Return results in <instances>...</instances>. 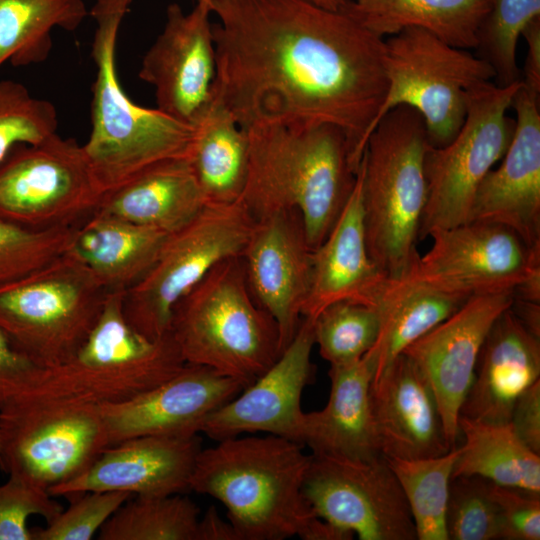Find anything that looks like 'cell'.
<instances>
[{
    "label": "cell",
    "instance_id": "cell-23",
    "mask_svg": "<svg viewBox=\"0 0 540 540\" xmlns=\"http://www.w3.org/2000/svg\"><path fill=\"white\" fill-rule=\"evenodd\" d=\"M370 393L382 456L418 459L441 456L453 449L429 383L405 354L372 380Z\"/></svg>",
    "mask_w": 540,
    "mask_h": 540
},
{
    "label": "cell",
    "instance_id": "cell-50",
    "mask_svg": "<svg viewBox=\"0 0 540 540\" xmlns=\"http://www.w3.org/2000/svg\"><path fill=\"white\" fill-rule=\"evenodd\" d=\"M132 1H133V0H128V2H129L130 4H131ZM197 1H200V0H196V2H197Z\"/></svg>",
    "mask_w": 540,
    "mask_h": 540
},
{
    "label": "cell",
    "instance_id": "cell-37",
    "mask_svg": "<svg viewBox=\"0 0 540 540\" xmlns=\"http://www.w3.org/2000/svg\"><path fill=\"white\" fill-rule=\"evenodd\" d=\"M538 17L540 0L493 1L476 48L493 68L496 84L506 86L521 80L516 59L518 40L524 28Z\"/></svg>",
    "mask_w": 540,
    "mask_h": 540
},
{
    "label": "cell",
    "instance_id": "cell-15",
    "mask_svg": "<svg viewBox=\"0 0 540 540\" xmlns=\"http://www.w3.org/2000/svg\"><path fill=\"white\" fill-rule=\"evenodd\" d=\"M303 494L318 517L360 540H417L409 505L384 456L360 461L311 454Z\"/></svg>",
    "mask_w": 540,
    "mask_h": 540
},
{
    "label": "cell",
    "instance_id": "cell-20",
    "mask_svg": "<svg viewBox=\"0 0 540 540\" xmlns=\"http://www.w3.org/2000/svg\"><path fill=\"white\" fill-rule=\"evenodd\" d=\"M313 250L297 210H280L255 220L241 255L250 290L276 322L283 348L302 320Z\"/></svg>",
    "mask_w": 540,
    "mask_h": 540
},
{
    "label": "cell",
    "instance_id": "cell-13",
    "mask_svg": "<svg viewBox=\"0 0 540 540\" xmlns=\"http://www.w3.org/2000/svg\"><path fill=\"white\" fill-rule=\"evenodd\" d=\"M104 192L82 145L57 133L0 161V220L32 230L80 225Z\"/></svg>",
    "mask_w": 540,
    "mask_h": 540
},
{
    "label": "cell",
    "instance_id": "cell-28",
    "mask_svg": "<svg viewBox=\"0 0 540 540\" xmlns=\"http://www.w3.org/2000/svg\"><path fill=\"white\" fill-rule=\"evenodd\" d=\"M169 233L93 214L75 229L69 251L108 291H126L155 261Z\"/></svg>",
    "mask_w": 540,
    "mask_h": 540
},
{
    "label": "cell",
    "instance_id": "cell-45",
    "mask_svg": "<svg viewBox=\"0 0 540 540\" xmlns=\"http://www.w3.org/2000/svg\"><path fill=\"white\" fill-rule=\"evenodd\" d=\"M509 423L519 439L540 455V380L516 399Z\"/></svg>",
    "mask_w": 540,
    "mask_h": 540
},
{
    "label": "cell",
    "instance_id": "cell-17",
    "mask_svg": "<svg viewBox=\"0 0 540 540\" xmlns=\"http://www.w3.org/2000/svg\"><path fill=\"white\" fill-rule=\"evenodd\" d=\"M513 302L514 292L470 297L451 316L402 352L429 383L451 448L456 447L461 406L483 342L495 320Z\"/></svg>",
    "mask_w": 540,
    "mask_h": 540
},
{
    "label": "cell",
    "instance_id": "cell-40",
    "mask_svg": "<svg viewBox=\"0 0 540 540\" xmlns=\"http://www.w3.org/2000/svg\"><path fill=\"white\" fill-rule=\"evenodd\" d=\"M491 482L478 476L451 479L445 525L448 540H499L501 523Z\"/></svg>",
    "mask_w": 540,
    "mask_h": 540
},
{
    "label": "cell",
    "instance_id": "cell-48",
    "mask_svg": "<svg viewBox=\"0 0 540 540\" xmlns=\"http://www.w3.org/2000/svg\"><path fill=\"white\" fill-rule=\"evenodd\" d=\"M310 2L333 11H342L347 0H309Z\"/></svg>",
    "mask_w": 540,
    "mask_h": 540
},
{
    "label": "cell",
    "instance_id": "cell-39",
    "mask_svg": "<svg viewBox=\"0 0 540 540\" xmlns=\"http://www.w3.org/2000/svg\"><path fill=\"white\" fill-rule=\"evenodd\" d=\"M55 106L34 97L22 83L0 80V161L18 144H35L57 133Z\"/></svg>",
    "mask_w": 540,
    "mask_h": 540
},
{
    "label": "cell",
    "instance_id": "cell-7",
    "mask_svg": "<svg viewBox=\"0 0 540 540\" xmlns=\"http://www.w3.org/2000/svg\"><path fill=\"white\" fill-rule=\"evenodd\" d=\"M125 291L108 292L89 336L66 363L42 369L27 399H81L98 404L130 399L177 374L186 364L170 333L148 338L126 321Z\"/></svg>",
    "mask_w": 540,
    "mask_h": 540
},
{
    "label": "cell",
    "instance_id": "cell-12",
    "mask_svg": "<svg viewBox=\"0 0 540 540\" xmlns=\"http://www.w3.org/2000/svg\"><path fill=\"white\" fill-rule=\"evenodd\" d=\"M521 84V80L506 86L490 81L478 86L455 137L441 147L429 145L424 160L427 200L419 239L469 221L479 185L511 142L514 121L507 112Z\"/></svg>",
    "mask_w": 540,
    "mask_h": 540
},
{
    "label": "cell",
    "instance_id": "cell-2",
    "mask_svg": "<svg viewBox=\"0 0 540 540\" xmlns=\"http://www.w3.org/2000/svg\"><path fill=\"white\" fill-rule=\"evenodd\" d=\"M311 454L268 434L227 438L199 452L189 490L221 502L240 540H350L318 517L303 494Z\"/></svg>",
    "mask_w": 540,
    "mask_h": 540
},
{
    "label": "cell",
    "instance_id": "cell-49",
    "mask_svg": "<svg viewBox=\"0 0 540 540\" xmlns=\"http://www.w3.org/2000/svg\"><path fill=\"white\" fill-rule=\"evenodd\" d=\"M123 1H126L127 3H129L128 0H96V3L97 4H110V3H117V2H123Z\"/></svg>",
    "mask_w": 540,
    "mask_h": 540
},
{
    "label": "cell",
    "instance_id": "cell-14",
    "mask_svg": "<svg viewBox=\"0 0 540 540\" xmlns=\"http://www.w3.org/2000/svg\"><path fill=\"white\" fill-rule=\"evenodd\" d=\"M433 244L401 280L462 299L515 292L540 276V252L531 250L511 229L469 221L430 234Z\"/></svg>",
    "mask_w": 540,
    "mask_h": 540
},
{
    "label": "cell",
    "instance_id": "cell-46",
    "mask_svg": "<svg viewBox=\"0 0 540 540\" xmlns=\"http://www.w3.org/2000/svg\"><path fill=\"white\" fill-rule=\"evenodd\" d=\"M527 45L523 86L530 92L540 94V17L532 20L522 31Z\"/></svg>",
    "mask_w": 540,
    "mask_h": 540
},
{
    "label": "cell",
    "instance_id": "cell-27",
    "mask_svg": "<svg viewBox=\"0 0 540 540\" xmlns=\"http://www.w3.org/2000/svg\"><path fill=\"white\" fill-rule=\"evenodd\" d=\"M188 157L140 171L106 192L95 213L171 233L207 204Z\"/></svg>",
    "mask_w": 540,
    "mask_h": 540
},
{
    "label": "cell",
    "instance_id": "cell-11",
    "mask_svg": "<svg viewBox=\"0 0 540 540\" xmlns=\"http://www.w3.org/2000/svg\"><path fill=\"white\" fill-rule=\"evenodd\" d=\"M108 447L98 403L27 399L0 409V468L48 492L85 472Z\"/></svg>",
    "mask_w": 540,
    "mask_h": 540
},
{
    "label": "cell",
    "instance_id": "cell-38",
    "mask_svg": "<svg viewBox=\"0 0 540 540\" xmlns=\"http://www.w3.org/2000/svg\"><path fill=\"white\" fill-rule=\"evenodd\" d=\"M76 227L32 230L0 220V286L22 279L66 254Z\"/></svg>",
    "mask_w": 540,
    "mask_h": 540
},
{
    "label": "cell",
    "instance_id": "cell-6",
    "mask_svg": "<svg viewBox=\"0 0 540 540\" xmlns=\"http://www.w3.org/2000/svg\"><path fill=\"white\" fill-rule=\"evenodd\" d=\"M95 21L92 57L97 73L92 86L91 130L82 147L106 193L155 163L188 157L194 127L128 97L116 69L122 18L106 16Z\"/></svg>",
    "mask_w": 540,
    "mask_h": 540
},
{
    "label": "cell",
    "instance_id": "cell-29",
    "mask_svg": "<svg viewBox=\"0 0 540 540\" xmlns=\"http://www.w3.org/2000/svg\"><path fill=\"white\" fill-rule=\"evenodd\" d=\"M493 1L347 0L343 11L382 39L407 28H420L453 46L470 50L478 45Z\"/></svg>",
    "mask_w": 540,
    "mask_h": 540
},
{
    "label": "cell",
    "instance_id": "cell-18",
    "mask_svg": "<svg viewBox=\"0 0 540 540\" xmlns=\"http://www.w3.org/2000/svg\"><path fill=\"white\" fill-rule=\"evenodd\" d=\"M314 345L313 319L302 317L293 339L272 366L209 414L200 432L217 441L263 432L298 442L304 413L301 397L314 376Z\"/></svg>",
    "mask_w": 540,
    "mask_h": 540
},
{
    "label": "cell",
    "instance_id": "cell-1",
    "mask_svg": "<svg viewBox=\"0 0 540 540\" xmlns=\"http://www.w3.org/2000/svg\"><path fill=\"white\" fill-rule=\"evenodd\" d=\"M212 96L247 128L328 123L359 168L387 89L384 39L309 0H211Z\"/></svg>",
    "mask_w": 540,
    "mask_h": 540
},
{
    "label": "cell",
    "instance_id": "cell-36",
    "mask_svg": "<svg viewBox=\"0 0 540 540\" xmlns=\"http://www.w3.org/2000/svg\"><path fill=\"white\" fill-rule=\"evenodd\" d=\"M314 339L322 358L330 363L356 361L376 344L381 316L377 307L338 301L324 308L314 319Z\"/></svg>",
    "mask_w": 540,
    "mask_h": 540
},
{
    "label": "cell",
    "instance_id": "cell-30",
    "mask_svg": "<svg viewBox=\"0 0 540 540\" xmlns=\"http://www.w3.org/2000/svg\"><path fill=\"white\" fill-rule=\"evenodd\" d=\"M188 159L208 203L241 199L249 165V138L213 96L192 124Z\"/></svg>",
    "mask_w": 540,
    "mask_h": 540
},
{
    "label": "cell",
    "instance_id": "cell-31",
    "mask_svg": "<svg viewBox=\"0 0 540 540\" xmlns=\"http://www.w3.org/2000/svg\"><path fill=\"white\" fill-rule=\"evenodd\" d=\"M464 439L452 478L478 476L496 485L540 494V455L528 448L510 423H487L459 416Z\"/></svg>",
    "mask_w": 540,
    "mask_h": 540
},
{
    "label": "cell",
    "instance_id": "cell-26",
    "mask_svg": "<svg viewBox=\"0 0 540 540\" xmlns=\"http://www.w3.org/2000/svg\"><path fill=\"white\" fill-rule=\"evenodd\" d=\"M372 350L360 359L330 365V395L319 411L304 412L298 442L313 455L368 461L382 456L375 432L371 383Z\"/></svg>",
    "mask_w": 540,
    "mask_h": 540
},
{
    "label": "cell",
    "instance_id": "cell-16",
    "mask_svg": "<svg viewBox=\"0 0 540 540\" xmlns=\"http://www.w3.org/2000/svg\"><path fill=\"white\" fill-rule=\"evenodd\" d=\"M212 14L211 0L197 1L188 13L170 4L164 27L138 73L153 87L157 108L190 125L212 98L216 76Z\"/></svg>",
    "mask_w": 540,
    "mask_h": 540
},
{
    "label": "cell",
    "instance_id": "cell-5",
    "mask_svg": "<svg viewBox=\"0 0 540 540\" xmlns=\"http://www.w3.org/2000/svg\"><path fill=\"white\" fill-rule=\"evenodd\" d=\"M169 333L185 363L246 387L284 350L276 322L250 290L241 256L219 262L177 302Z\"/></svg>",
    "mask_w": 540,
    "mask_h": 540
},
{
    "label": "cell",
    "instance_id": "cell-22",
    "mask_svg": "<svg viewBox=\"0 0 540 540\" xmlns=\"http://www.w3.org/2000/svg\"><path fill=\"white\" fill-rule=\"evenodd\" d=\"M201 449L198 434L130 438L106 448L85 472L49 493L66 498L91 491L144 497L179 494L189 490Z\"/></svg>",
    "mask_w": 540,
    "mask_h": 540
},
{
    "label": "cell",
    "instance_id": "cell-25",
    "mask_svg": "<svg viewBox=\"0 0 540 540\" xmlns=\"http://www.w3.org/2000/svg\"><path fill=\"white\" fill-rule=\"evenodd\" d=\"M540 380V341L511 307L490 328L481 347L460 415L509 423L516 399Z\"/></svg>",
    "mask_w": 540,
    "mask_h": 540
},
{
    "label": "cell",
    "instance_id": "cell-41",
    "mask_svg": "<svg viewBox=\"0 0 540 540\" xmlns=\"http://www.w3.org/2000/svg\"><path fill=\"white\" fill-rule=\"evenodd\" d=\"M130 497L125 492L91 491L68 497L71 504L45 528L32 530L33 540H89Z\"/></svg>",
    "mask_w": 540,
    "mask_h": 540
},
{
    "label": "cell",
    "instance_id": "cell-42",
    "mask_svg": "<svg viewBox=\"0 0 540 540\" xmlns=\"http://www.w3.org/2000/svg\"><path fill=\"white\" fill-rule=\"evenodd\" d=\"M8 476L0 484V540H33L32 529L27 525L29 517L39 515L49 523L63 507L47 490L20 477Z\"/></svg>",
    "mask_w": 540,
    "mask_h": 540
},
{
    "label": "cell",
    "instance_id": "cell-35",
    "mask_svg": "<svg viewBox=\"0 0 540 540\" xmlns=\"http://www.w3.org/2000/svg\"><path fill=\"white\" fill-rule=\"evenodd\" d=\"M198 506L179 494L137 496L99 530L100 540H196Z\"/></svg>",
    "mask_w": 540,
    "mask_h": 540
},
{
    "label": "cell",
    "instance_id": "cell-4",
    "mask_svg": "<svg viewBox=\"0 0 540 540\" xmlns=\"http://www.w3.org/2000/svg\"><path fill=\"white\" fill-rule=\"evenodd\" d=\"M430 145L421 115L408 106L386 113L368 138L360 163L366 243L391 280L407 276L427 200L424 160Z\"/></svg>",
    "mask_w": 540,
    "mask_h": 540
},
{
    "label": "cell",
    "instance_id": "cell-34",
    "mask_svg": "<svg viewBox=\"0 0 540 540\" xmlns=\"http://www.w3.org/2000/svg\"><path fill=\"white\" fill-rule=\"evenodd\" d=\"M458 447L441 456L387 458L413 518L417 540H448L445 516Z\"/></svg>",
    "mask_w": 540,
    "mask_h": 540
},
{
    "label": "cell",
    "instance_id": "cell-3",
    "mask_svg": "<svg viewBox=\"0 0 540 540\" xmlns=\"http://www.w3.org/2000/svg\"><path fill=\"white\" fill-rule=\"evenodd\" d=\"M246 129L249 165L241 201L259 219L297 210L315 250L327 237L356 183L348 140L328 123L270 121Z\"/></svg>",
    "mask_w": 540,
    "mask_h": 540
},
{
    "label": "cell",
    "instance_id": "cell-33",
    "mask_svg": "<svg viewBox=\"0 0 540 540\" xmlns=\"http://www.w3.org/2000/svg\"><path fill=\"white\" fill-rule=\"evenodd\" d=\"M87 15L84 0H0V67L44 62L52 31H74Z\"/></svg>",
    "mask_w": 540,
    "mask_h": 540
},
{
    "label": "cell",
    "instance_id": "cell-24",
    "mask_svg": "<svg viewBox=\"0 0 540 540\" xmlns=\"http://www.w3.org/2000/svg\"><path fill=\"white\" fill-rule=\"evenodd\" d=\"M391 279L371 259L365 235L362 173L335 225L312 253L310 289L302 317L314 319L338 301L377 307Z\"/></svg>",
    "mask_w": 540,
    "mask_h": 540
},
{
    "label": "cell",
    "instance_id": "cell-43",
    "mask_svg": "<svg viewBox=\"0 0 540 540\" xmlns=\"http://www.w3.org/2000/svg\"><path fill=\"white\" fill-rule=\"evenodd\" d=\"M497 505L501 540L540 539V494L518 488L490 484Z\"/></svg>",
    "mask_w": 540,
    "mask_h": 540
},
{
    "label": "cell",
    "instance_id": "cell-10",
    "mask_svg": "<svg viewBox=\"0 0 540 540\" xmlns=\"http://www.w3.org/2000/svg\"><path fill=\"white\" fill-rule=\"evenodd\" d=\"M255 218L241 200L207 203L188 223L168 234L146 274L123 297V314L142 335L169 333L173 309L215 265L241 256Z\"/></svg>",
    "mask_w": 540,
    "mask_h": 540
},
{
    "label": "cell",
    "instance_id": "cell-47",
    "mask_svg": "<svg viewBox=\"0 0 540 540\" xmlns=\"http://www.w3.org/2000/svg\"><path fill=\"white\" fill-rule=\"evenodd\" d=\"M196 540H240L232 524L219 515L215 506H211L199 518Z\"/></svg>",
    "mask_w": 540,
    "mask_h": 540
},
{
    "label": "cell",
    "instance_id": "cell-19",
    "mask_svg": "<svg viewBox=\"0 0 540 540\" xmlns=\"http://www.w3.org/2000/svg\"><path fill=\"white\" fill-rule=\"evenodd\" d=\"M246 385L209 367L188 364L130 399L99 404L109 447L140 436H193L206 417Z\"/></svg>",
    "mask_w": 540,
    "mask_h": 540
},
{
    "label": "cell",
    "instance_id": "cell-8",
    "mask_svg": "<svg viewBox=\"0 0 540 540\" xmlns=\"http://www.w3.org/2000/svg\"><path fill=\"white\" fill-rule=\"evenodd\" d=\"M108 291L70 252L0 286V331L43 369L69 361L85 342Z\"/></svg>",
    "mask_w": 540,
    "mask_h": 540
},
{
    "label": "cell",
    "instance_id": "cell-9",
    "mask_svg": "<svg viewBox=\"0 0 540 540\" xmlns=\"http://www.w3.org/2000/svg\"><path fill=\"white\" fill-rule=\"evenodd\" d=\"M387 89L376 117L398 106L423 118L429 142L441 147L461 128L472 92L495 78L491 65L431 32L407 28L384 39Z\"/></svg>",
    "mask_w": 540,
    "mask_h": 540
},
{
    "label": "cell",
    "instance_id": "cell-44",
    "mask_svg": "<svg viewBox=\"0 0 540 540\" xmlns=\"http://www.w3.org/2000/svg\"><path fill=\"white\" fill-rule=\"evenodd\" d=\"M42 368L17 352L0 331V409L20 398Z\"/></svg>",
    "mask_w": 540,
    "mask_h": 540
},
{
    "label": "cell",
    "instance_id": "cell-32",
    "mask_svg": "<svg viewBox=\"0 0 540 540\" xmlns=\"http://www.w3.org/2000/svg\"><path fill=\"white\" fill-rule=\"evenodd\" d=\"M468 300V299H467ZM465 299L406 280H390L377 308L381 316L373 380L410 344L451 316Z\"/></svg>",
    "mask_w": 540,
    "mask_h": 540
},
{
    "label": "cell",
    "instance_id": "cell-21",
    "mask_svg": "<svg viewBox=\"0 0 540 540\" xmlns=\"http://www.w3.org/2000/svg\"><path fill=\"white\" fill-rule=\"evenodd\" d=\"M511 108L516 114L511 142L501 164L479 185L469 221L501 224L531 250L540 252L539 95L522 83Z\"/></svg>",
    "mask_w": 540,
    "mask_h": 540
}]
</instances>
